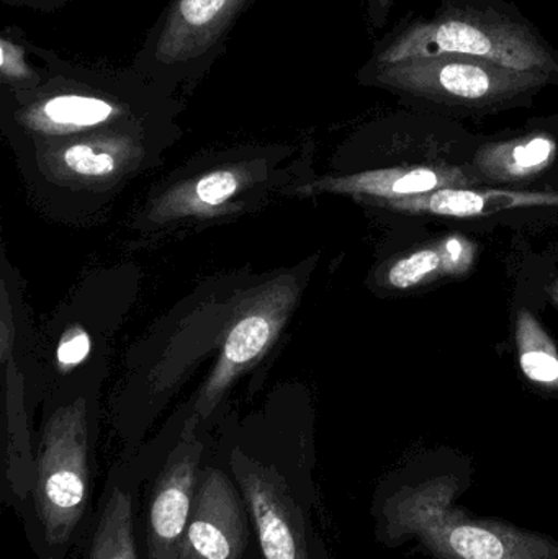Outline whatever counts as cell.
Listing matches in <instances>:
<instances>
[{
    "label": "cell",
    "instance_id": "cell-1",
    "mask_svg": "<svg viewBox=\"0 0 558 559\" xmlns=\"http://www.w3.org/2000/svg\"><path fill=\"white\" fill-rule=\"evenodd\" d=\"M33 453L32 489L16 514L26 544L38 559H75L97 504L95 427L85 400L49 414Z\"/></svg>",
    "mask_w": 558,
    "mask_h": 559
},
{
    "label": "cell",
    "instance_id": "cell-2",
    "mask_svg": "<svg viewBox=\"0 0 558 559\" xmlns=\"http://www.w3.org/2000/svg\"><path fill=\"white\" fill-rule=\"evenodd\" d=\"M459 55L546 75L558 85V48L508 0H441L428 15L400 20L370 62Z\"/></svg>",
    "mask_w": 558,
    "mask_h": 559
},
{
    "label": "cell",
    "instance_id": "cell-3",
    "mask_svg": "<svg viewBox=\"0 0 558 559\" xmlns=\"http://www.w3.org/2000/svg\"><path fill=\"white\" fill-rule=\"evenodd\" d=\"M452 483L377 489L376 535L387 547L415 542L435 559H558V542L455 504Z\"/></svg>",
    "mask_w": 558,
    "mask_h": 559
},
{
    "label": "cell",
    "instance_id": "cell-4",
    "mask_svg": "<svg viewBox=\"0 0 558 559\" xmlns=\"http://www.w3.org/2000/svg\"><path fill=\"white\" fill-rule=\"evenodd\" d=\"M48 79L32 92H9L13 120L35 136L69 138L146 118L170 107V94L140 74L64 61L32 45Z\"/></svg>",
    "mask_w": 558,
    "mask_h": 559
},
{
    "label": "cell",
    "instance_id": "cell-5",
    "mask_svg": "<svg viewBox=\"0 0 558 559\" xmlns=\"http://www.w3.org/2000/svg\"><path fill=\"white\" fill-rule=\"evenodd\" d=\"M357 78L360 84L385 88L413 100L464 108L521 100L554 84L536 72L459 55L396 62L367 61Z\"/></svg>",
    "mask_w": 558,
    "mask_h": 559
},
{
    "label": "cell",
    "instance_id": "cell-6",
    "mask_svg": "<svg viewBox=\"0 0 558 559\" xmlns=\"http://www.w3.org/2000/svg\"><path fill=\"white\" fill-rule=\"evenodd\" d=\"M254 0H173L133 59L141 78L170 94L212 68Z\"/></svg>",
    "mask_w": 558,
    "mask_h": 559
},
{
    "label": "cell",
    "instance_id": "cell-7",
    "mask_svg": "<svg viewBox=\"0 0 558 559\" xmlns=\"http://www.w3.org/2000/svg\"><path fill=\"white\" fill-rule=\"evenodd\" d=\"M228 469L248 504L258 559H328L317 514L284 472L241 449L233 450Z\"/></svg>",
    "mask_w": 558,
    "mask_h": 559
},
{
    "label": "cell",
    "instance_id": "cell-8",
    "mask_svg": "<svg viewBox=\"0 0 558 559\" xmlns=\"http://www.w3.org/2000/svg\"><path fill=\"white\" fill-rule=\"evenodd\" d=\"M200 419L190 417L176 445L161 460L141 501L144 559H180L183 532L203 465Z\"/></svg>",
    "mask_w": 558,
    "mask_h": 559
},
{
    "label": "cell",
    "instance_id": "cell-9",
    "mask_svg": "<svg viewBox=\"0 0 558 559\" xmlns=\"http://www.w3.org/2000/svg\"><path fill=\"white\" fill-rule=\"evenodd\" d=\"M298 292L297 280L282 277L259 288L242 305L245 308L226 332L215 370L197 401L195 414L200 420L209 419L229 384L264 357L294 309Z\"/></svg>",
    "mask_w": 558,
    "mask_h": 559
},
{
    "label": "cell",
    "instance_id": "cell-10",
    "mask_svg": "<svg viewBox=\"0 0 558 559\" xmlns=\"http://www.w3.org/2000/svg\"><path fill=\"white\" fill-rule=\"evenodd\" d=\"M254 527L229 469L202 465L183 532L180 559H251Z\"/></svg>",
    "mask_w": 558,
    "mask_h": 559
},
{
    "label": "cell",
    "instance_id": "cell-11",
    "mask_svg": "<svg viewBox=\"0 0 558 559\" xmlns=\"http://www.w3.org/2000/svg\"><path fill=\"white\" fill-rule=\"evenodd\" d=\"M157 465L133 460L111 469L75 559H140L138 524L143 486Z\"/></svg>",
    "mask_w": 558,
    "mask_h": 559
},
{
    "label": "cell",
    "instance_id": "cell-12",
    "mask_svg": "<svg viewBox=\"0 0 558 559\" xmlns=\"http://www.w3.org/2000/svg\"><path fill=\"white\" fill-rule=\"evenodd\" d=\"M144 120L104 128L78 136L59 138L48 150L58 169L82 179H104L124 169L143 153Z\"/></svg>",
    "mask_w": 558,
    "mask_h": 559
},
{
    "label": "cell",
    "instance_id": "cell-13",
    "mask_svg": "<svg viewBox=\"0 0 558 559\" xmlns=\"http://www.w3.org/2000/svg\"><path fill=\"white\" fill-rule=\"evenodd\" d=\"M256 166L219 167L205 174L180 189L173 190L161 200L154 216L159 219L179 218V216H212L223 212L226 205L254 179Z\"/></svg>",
    "mask_w": 558,
    "mask_h": 559
},
{
    "label": "cell",
    "instance_id": "cell-14",
    "mask_svg": "<svg viewBox=\"0 0 558 559\" xmlns=\"http://www.w3.org/2000/svg\"><path fill=\"white\" fill-rule=\"evenodd\" d=\"M32 43L16 26H5L0 33V82L3 91L32 92L48 79L45 68H35L29 61Z\"/></svg>",
    "mask_w": 558,
    "mask_h": 559
},
{
    "label": "cell",
    "instance_id": "cell-15",
    "mask_svg": "<svg viewBox=\"0 0 558 559\" xmlns=\"http://www.w3.org/2000/svg\"><path fill=\"white\" fill-rule=\"evenodd\" d=\"M484 197L467 190H441L429 200V209L439 215L474 216L484 210Z\"/></svg>",
    "mask_w": 558,
    "mask_h": 559
},
{
    "label": "cell",
    "instance_id": "cell-16",
    "mask_svg": "<svg viewBox=\"0 0 558 559\" xmlns=\"http://www.w3.org/2000/svg\"><path fill=\"white\" fill-rule=\"evenodd\" d=\"M439 264H441V258L436 252H418L412 258L403 259L390 271V283L396 288H408L435 272Z\"/></svg>",
    "mask_w": 558,
    "mask_h": 559
},
{
    "label": "cell",
    "instance_id": "cell-17",
    "mask_svg": "<svg viewBox=\"0 0 558 559\" xmlns=\"http://www.w3.org/2000/svg\"><path fill=\"white\" fill-rule=\"evenodd\" d=\"M91 354V337L85 329L72 325L62 335L56 350V360L62 371H71Z\"/></svg>",
    "mask_w": 558,
    "mask_h": 559
},
{
    "label": "cell",
    "instance_id": "cell-18",
    "mask_svg": "<svg viewBox=\"0 0 558 559\" xmlns=\"http://www.w3.org/2000/svg\"><path fill=\"white\" fill-rule=\"evenodd\" d=\"M524 373L536 381H554L558 378V360L544 352H530L521 358Z\"/></svg>",
    "mask_w": 558,
    "mask_h": 559
},
{
    "label": "cell",
    "instance_id": "cell-19",
    "mask_svg": "<svg viewBox=\"0 0 558 559\" xmlns=\"http://www.w3.org/2000/svg\"><path fill=\"white\" fill-rule=\"evenodd\" d=\"M553 150V141L547 140V138H534L530 143L514 147L513 157L518 166L534 167L546 163Z\"/></svg>",
    "mask_w": 558,
    "mask_h": 559
},
{
    "label": "cell",
    "instance_id": "cell-20",
    "mask_svg": "<svg viewBox=\"0 0 558 559\" xmlns=\"http://www.w3.org/2000/svg\"><path fill=\"white\" fill-rule=\"evenodd\" d=\"M438 186V177L431 170H415L406 174L402 179L393 182L392 192L395 193H423L429 192Z\"/></svg>",
    "mask_w": 558,
    "mask_h": 559
},
{
    "label": "cell",
    "instance_id": "cell-21",
    "mask_svg": "<svg viewBox=\"0 0 558 559\" xmlns=\"http://www.w3.org/2000/svg\"><path fill=\"white\" fill-rule=\"evenodd\" d=\"M396 0H366V20L370 29H382L389 23Z\"/></svg>",
    "mask_w": 558,
    "mask_h": 559
},
{
    "label": "cell",
    "instance_id": "cell-22",
    "mask_svg": "<svg viewBox=\"0 0 558 559\" xmlns=\"http://www.w3.org/2000/svg\"><path fill=\"white\" fill-rule=\"evenodd\" d=\"M13 342V325H10L9 301H7V292L3 289V312L2 328H0V348H2V361L9 360L10 347Z\"/></svg>",
    "mask_w": 558,
    "mask_h": 559
},
{
    "label": "cell",
    "instance_id": "cell-23",
    "mask_svg": "<svg viewBox=\"0 0 558 559\" xmlns=\"http://www.w3.org/2000/svg\"><path fill=\"white\" fill-rule=\"evenodd\" d=\"M2 2L12 7H26L36 12L52 13L61 10L68 0H2Z\"/></svg>",
    "mask_w": 558,
    "mask_h": 559
},
{
    "label": "cell",
    "instance_id": "cell-24",
    "mask_svg": "<svg viewBox=\"0 0 558 559\" xmlns=\"http://www.w3.org/2000/svg\"><path fill=\"white\" fill-rule=\"evenodd\" d=\"M448 251L449 254H451V258L458 259L459 254H461V245H459V241H455V239H451L448 245Z\"/></svg>",
    "mask_w": 558,
    "mask_h": 559
}]
</instances>
